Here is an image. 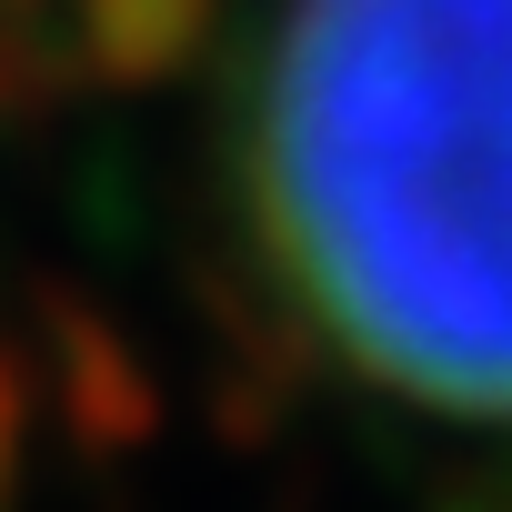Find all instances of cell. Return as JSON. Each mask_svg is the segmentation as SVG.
Wrapping results in <instances>:
<instances>
[{
  "instance_id": "6da1fadb",
  "label": "cell",
  "mask_w": 512,
  "mask_h": 512,
  "mask_svg": "<svg viewBox=\"0 0 512 512\" xmlns=\"http://www.w3.org/2000/svg\"><path fill=\"white\" fill-rule=\"evenodd\" d=\"M221 181L272 312L352 392L512 432V0H272Z\"/></svg>"
}]
</instances>
